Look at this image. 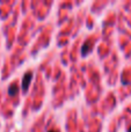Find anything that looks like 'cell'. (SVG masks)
<instances>
[{
	"label": "cell",
	"instance_id": "3",
	"mask_svg": "<svg viewBox=\"0 0 131 132\" xmlns=\"http://www.w3.org/2000/svg\"><path fill=\"white\" fill-rule=\"evenodd\" d=\"M48 132H60L59 130H55V129H52V130H50V131H48Z\"/></svg>",
	"mask_w": 131,
	"mask_h": 132
},
{
	"label": "cell",
	"instance_id": "1",
	"mask_svg": "<svg viewBox=\"0 0 131 132\" xmlns=\"http://www.w3.org/2000/svg\"><path fill=\"white\" fill-rule=\"evenodd\" d=\"M32 79V73L31 72H27L23 77V80H22V90L26 92L28 89V86H29L30 81Z\"/></svg>",
	"mask_w": 131,
	"mask_h": 132
},
{
	"label": "cell",
	"instance_id": "4",
	"mask_svg": "<svg viewBox=\"0 0 131 132\" xmlns=\"http://www.w3.org/2000/svg\"><path fill=\"white\" fill-rule=\"evenodd\" d=\"M128 132H131V126H130L129 129H128Z\"/></svg>",
	"mask_w": 131,
	"mask_h": 132
},
{
	"label": "cell",
	"instance_id": "2",
	"mask_svg": "<svg viewBox=\"0 0 131 132\" xmlns=\"http://www.w3.org/2000/svg\"><path fill=\"white\" fill-rule=\"evenodd\" d=\"M18 90H19L18 85H12V86L8 87V94L9 95H12V96L15 95V94L18 93Z\"/></svg>",
	"mask_w": 131,
	"mask_h": 132
}]
</instances>
